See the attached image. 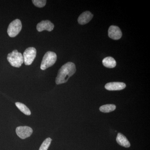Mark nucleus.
<instances>
[{
  "label": "nucleus",
  "mask_w": 150,
  "mask_h": 150,
  "mask_svg": "<svg viewBox=\"0 0 150 150\" xmlns=\"http://www.w3.org/2000/svg\"><path fill=\"white\" fill-rule=\"evenodd\" d=\"M36 55V50L33 47H29L26 49L23 53V62L25 64L29 66L31 65L35 59Z\"/></svg>",
  "instance_id": "5"
},
{
  "label": "nucleus",
  "mask_w": 150,
  "mask_h": 150,
  "mask_svg": "<svg viewBox=\"0 0 150 150\" xmlns=\"http://www.w3.org/2000/svg\"><path fill=\"white\" fill-rule=\"evenodd\" d=\"M21 22L19 19H16L10 23L7 29L8 34L10 37H16L21 31Z\"/></svg>",
  "instance_id": "4"
},
{
  "label": "nucleus",
  "mask_w": 150,
  "mask_h": 150,
  "mask_svg": "<svg viewBox=\"0 0 150 150\" xmlns=\"http://www.w3.org/2000/svg\"><path fill=\"white\" fill-rule=\"evenodd\" d=\"M126 87V84L118 82L108 83L105 86V88L108 91H120Z\"/></svg>",
  "instance_id": "9"
},
{
  "label": "nucleus",
  "mask_w": 150,
  "mask_h": 150,
  "mask_svg": "<svg viewBox=\"0 0 150 150\" xmlns=\"http://www.w3.org/2000/svg\"><path fill=\"white\" fill-rule=\"evenodd\" d=\"M76 66L72 62H68L63 65L58 72L56 79V84L67 82L69 79L76 73Z\"/></svg>",
  "instance_id": "1"
},
{
  "label": "nucleus",
  "mask_w": 150,
  "mask_h": 150,
  "mask_svg": "<svg viewBox=\"0 0 150 150\" xmlns=\"http://www.w3.org/2000/svg\"><path fill=\"white\" fill-rule=\"evenodd\" d=\"M108 36L113 40H118L122 36V33L119 27L115 25H111L108 30Z\"/></svg>",
  "instance_id": "7"
},
{
  "label": "nucleus",
  "mask_w": 150,
  "mask_h": 150,
  "mask_svg": "<svg viewBox=\"0 0 150 150\" xmlns=\"http://www.w3.org/2000/svg\"><path fill=\"white\" fill-rule=\"evenodd\" d=\"M116 141L118 144L124 147L129 148L131 146L130 142L126 137L121 133H118Z\"/></svg>",
  "instance_id": "11"
},
{
  "label": "nucleus",
  "mask_w": 150,
  "mask_h": 150,
  "mask_svg": "<svg viewBox=\"0 0 150 150\" xmlns=\"http://www.w3.org/2000/svg\"><path fill=\"white\" fill-rule=\"evenodd\" d=\"M16 131L17 136L23 139L30 137L33 133L32 129L27 126H18Z\"/></svg>",
  "instance_id": "6"
},
{
  "label": "nucleus",
  "mask_w": 150,
  "mask_h": 150,
  "mask_svg": "<svg viewBox=\"0 0 150 150\" xmlns=\"http://www.w3.org/2000/svg\"><path fill=\"white\" fill-rule=\"evenodd\" d=\"M116 109V106L114 104H106L102 105L99 108L101 112H109L114 111Z\"/></svg>",
  "instance_id": "13"
},
{
  "label": "nucleus",
  "mask_w": 150,
  "mask_h": 150,
  "mask_svg": "<svg viewBox=\"0 0 150 150\" xmlns=\"http://www.w3.org/2000/svg\"><path fill=\"white\" fill-rule=\"evenodd\" d=\"M7 60L12 67L19 68L23 64V58L22 54L17 50H13L8 55Z\"/></svg>",
  "instance_id": "3"
},
{
  "label": "nucleus",
  "mask_w": 150,
  "mask_h": 150,
  "mask_svg": "<svg viewBox=\"0 0 150 150\" xmlns=\"http://www.w3.org/2000/svg\"><path fill=\"white\" fill-rule=\"evenodd\" d=\"M57 55L56 53L52 51H48L43 56L40 65V69L45 70L49 67H52L57 60Z\"/></svg>",
  "instance_id": "2"
},
{
  "label": "nucleus",
  "mask_w": 150,
  "mask_h": 150,
  "mask_svg": "<svg viewBox=\"0 0 150 150\" xmlns=\"http://www.w3.org/2000/svg\"><path fill=\"white\" fill-rule=\"evenodd\" d=\"M51 141H52V139L51 138H48L46 139L42 143L40 148H39V150H48V147L51 144Z\"/></svg>",
  "instance_id": "15"
},
{
  "label": "nucleus",
  "mask_w": 150,
  "mask_h": 150,
  "mask_svg": "<svg viewBox=\"0 0 150 150\" xmlns=\"http://www.w3.org/2000/svg\"><path fill=\"white\" fill-rule=\"evenodd\" d=\"M54 24L48 20L43 21L39 23L36 26V29L39 32H41L44 30L51 31L54 29Z\"/></svg>",
  "instance_id": "8"
},
{
  "label": "nucleus",
  "mask_w": 150,
  "mask_h": 150,
  "mask_svg": "<svg viewBox=\"0 0 150 150\" xmlns=\"http://www.w3.org/2000/svg\"><path fill=\"white\" fill-rule=\"evenodd\" d=\"M93 17V15L90 11H87L83 13L79 16L78 21L79 23L81 25H84L88 23Z\"/></svg>",
  "instance_id": "10"
},
{
  "label": "nucleus",
  "mask_w": 150,
  "mask_h": 150,
  "mask_svg": "<svg viewBox=\"0 0 150 150\" xmlns=\"http://www.w3.org/2000/svg\"><path fill=\"white\" fill-rule=\"evenodd\" d=\"M16 105L17 107L25 115H29L31 114L30 110L25 105L21 103L16 102Z\"/></svg>",
  "instance_id": "14"
},
{
  "label": "nucleus",
  "mask_w": 150,
  "mask_h": 150,
  "mask_svg": "<svg viewBox=\"0 0 150 150\" xmlns=\"http://www.w3.org/2000/svg\"><path fill=\"white\" fill-rule=\"evenodd\" d=\"M33 3L35 6L39 8H42L46 5V0H33Z\"/></svg>",
  "instance_id": "16"
},
{
  "label": "nucleus",
  "mask_w": 150,
  "mask_h": 150,
  "mask_svg": "<svg viewBox=\"0 0 150 150\" xmlns=\"http://www.w3.org/2000/svg\"><path fill=\"white\" fill-rule=\"evenodd\" d=\"M103 66L108 68H113L116 65L115 59L111 57H107L104 58L102 61Z\"/></svg>",
  "instance_id": "12"
}]
</instances>
